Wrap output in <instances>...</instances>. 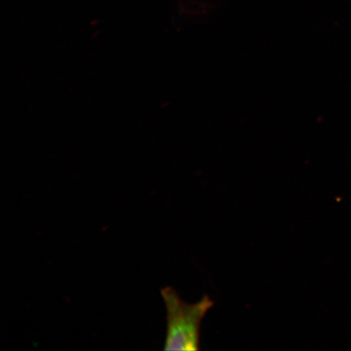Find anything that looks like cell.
Here are the masks:
<instances>
[{"instance_id":"obj_1","label":"cell","mask_w":351,"mask_h":351,"mask_svg":"<svg viewBox=\"0 0 351 351\" xmlns=\"http://www.w3.org/2000/svg\"><path fill=\"white\" fill-rule=\"evenodd\" d=\"M167 311L165 350H199L201 323L214 302L204 295L195 304H187L172 287L161 291Z\"/></svg>"}]
</instances>
